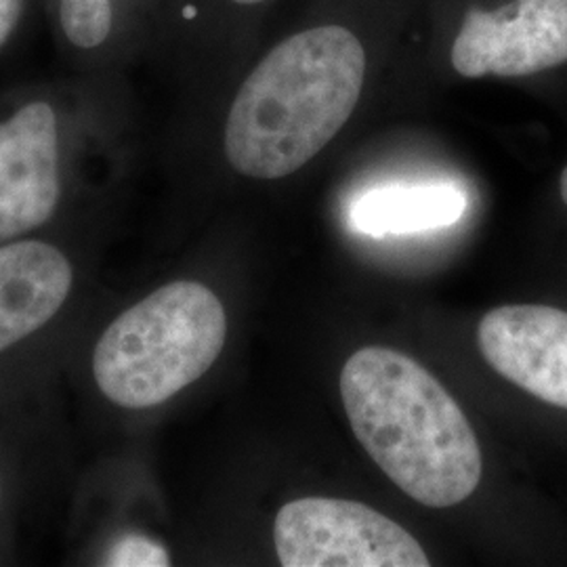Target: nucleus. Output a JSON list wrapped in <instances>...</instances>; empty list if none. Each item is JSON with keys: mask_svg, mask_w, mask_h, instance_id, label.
I'll list each match as a JSON object with an SVG mask.
<instances>
[{"mask_svg": "<svg viewBox=\"0 0 567 567\" xmlns=\"http://www.w3.org/2000/svg\"><path fill=\"white\" fill-rule=\"evenodd\" d=\"M339 386L355 437L410 498L447 508L477 489L484 461L473 426L416 360L364 347L347 360Z\"/></svg>", "mask_w": 567, "mask_h": 567, "instance_id": "nucleus-1", "label": "nucleus"}, {"mask_svg": "<svg viewBox=\"0 0 567 567\" xmlns=\"http://www.w3.org/2000/svg\"><path fill=\"white\" fill-rule=\"evenodd\" d=\"M364 76V47L347 28H311L280 42L231 103L227 161L252 179L297 173L351 118Z\"/></svg>", "mask_w": 567, "mask_h": 567, "instance_id": "nucleus-2", "label": "nucleus"}, {"mask_svg": "<svg viewBox=\"0 0 567 567\" xmlns=\"http://www.w3.org/2000/svg\"><path fill=\"white\" fill-rule=\"evenodd\" d=\"M227 318L204 284L171 282L121 313L93 351V377L122 408H154L196 383L224 351Z\"/></svg>", "mask_w": 567, "mask_h": 567, "instance_id": "nucleus-3", "label": "nucleus"}, {"mask_svg": "<svg viewBox=\"0 0 567 567\" xmlns=\"http://www.w3.org/2000/svg\"><path fill=\"white\" fill-rule=\"evenodd\" d=\"M284 567H426L431 561L404 527L383 513L341 498H299L274 524Z\"/></svg>", "mask_w": 567, "mask_h": 567, "instance_id": "nucleus-4", "label": "nucleus"}, {"mask_svg": "<svg viewBox=\"0 0 567 567\" xmlns=\"http://www.w3.org/2000/svg\"><path fill=\"white\" fill-rule=\"evenodd\" d=\"M567 61V0H515L468 11L452 47L465 79L529 76Z\"/></svg>", "mask_w": 567, "mask_h": 567, "instance_id": "nucleus-5", "label": "nucleus"}, {"mask_svg": "<svg viewBox=\"0 0 567 567\" xmlns=\"http://www.w3.org/2000/svg\"><path fill=\"white\" fill-rule=\"evenodd\" d=\"M60 128L47 102L0 122V243L47 224L60 203Z\"/></svg>", "mask_w": 567, "mask_h": 567, "instance_id": "nucleus-6", "label": "nucleus"}, {"mask_svg": "<svg viewBox=\"0 0 567 567\" xmlns=\"http://www.w3.org/2000/svg\"><path fill=\"white\" fill-rule=\"evenodd\" d=\"M477 344L501 377L567 410V311L547 305L492 309L480 322Z\"/></svg>", "mask_w": 567, "mask_h": 567, "instance_id": "nucleus-7", "label": "nucleus"}, {"mask_svg": "<svg viewBox=\"0 0 567 567\" xmlns=\"http://www.w3.org/2000/svg\"><path fill=\"white\" fill-rule=\"evenodd\" d=\"M72 265L39 240L0 246V351L49 324L72 288Z\"/></svg>", "mask_w": 567, "mask_h": 567, "instance_id": "nucleus-8", "label": "nucleus"}, {"mask_svg": "<svg viewBox=\"0 0 567 567\" xmlns=\"http://www.w3.org/2000/svg\"><path fill=\"white\" fill-rule=\"evenodd\" d=\"M465 208V192L450 183L386 185L365 192L351 221L368 236H402L456 224Z\"/></svg>", "mask_w": 567, "mask_h": 567, "instance_id": "nucleus-9", "label": "nucleus"}, {"mask_svg": "<svg viewBox=\"0 0 567 567\" xmlns=\"http://www.w3.org/2000/svg\"><path fill=\"white\" fill-rule=\"evenodd\" d=\"M60 21L65 39L74 47L95 49L112 32V0H60Z\"/></svg>", "mask_w": 567, "mask_h": 567, "instance_id": "nucleus-10", "label": "nucleus"}, {"mask_svg": "<svg viewBox=\"0 0 567 567\" xmlns=\"http://www.w3.org/2000/svg\"><path fill=\"white\" fill-rule=\"evenodd\" d=\"M103 564L112 567H166L171 566V557L161 543L140 534H128L110 547Z\"/></svg>", "mask_w": 567, "mask_h": 567, "instance_id": "nucleus-11", "label": "nucleus"}, {"mask_svg": "<svg viewBox=\"0 0 567 567\" xmlns=\"http://www.w3.org/2000/svg\"><path fill=\"white\" fill-rule=\"evenodd\" d=\"M23 0H0V47L9 41L21 16Z\"/></svg>", "mask_w": 567, "mask_h": 567, "instance_id": "nucleus-12", "label": "nucleus"}, {"mask_svg": "<svg viewBox=\"0 0 567 567\" xmlns=\"http://www.w3.org/2000/svg\"><path fill=\"white\" fill-rule=\"evenodd\" d=\"M559 189H561V198H564V203L567 204V166L566 171H564V175H561V182H559Z\"/></svg>", "mask_w": 567, "mask_h": 567, "instance_id": "nucleus-13", "label": "nucleus"}, {"mask_svg": "<svg viewBox=\"0 0 567 567\" xmlns=\"http://www.w3.org/2000/svg\"><path fill=\"white\" fill-rule=\"evenodd\" d=\"M238 4H255V2H261V0H234Z\"/></svg>", "mask_w": 567, "mask_h": 567, "instance_id": "nucleus-14", "label": "nucleus"}]
</instances>
